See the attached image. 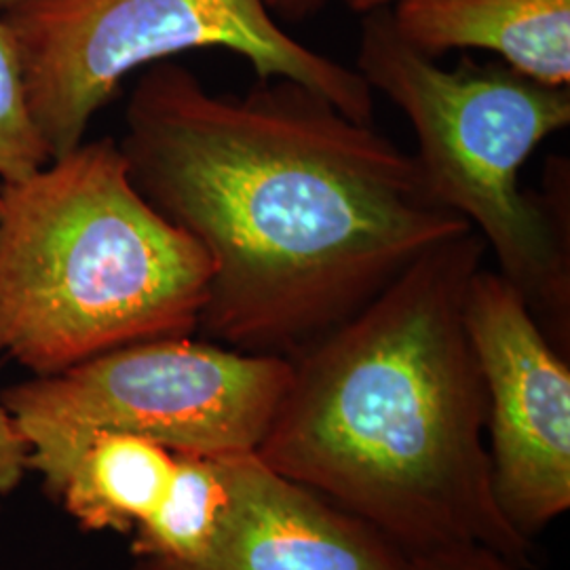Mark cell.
<instances>
[{"instance_id":"1","label":"cell","mask_w":570,"mask_h":570,"mask_svg":"<svg viewBox=\"0 0 570 570\" xmlns=\"http://www.w3.org/2000/svg\"><path fill=\"white\" fill-rule=\"evenodd\" d=\"M131 183L204 249L205 341L294 360L435 245L473 230L414 155L289 79L244 96L157 61L119 140Z\"/></svg>"},{"instance_id":"2","label":"cell","mask_w":570,"mask_h":570,"mask_svg":"<svg viewBox=\"0 0 570 570\" xmlns=\"http://www.w3.org/2000/svg\"><path fill=\"white\" fill-rule=\"evenodd\" d=\"M484 254L475 230L435 245L298 353L256 454L407 556L480 546L529 569L532 541L494 499L489 397L463 315Z\"/></svg>"},{"instance_id":"3","label":"cell","mask_w":570,"mask_h":570,"mask_svg":"<svg viewBox=\"0 0 570 570\" xmlns=\"http://www.w3.org/2000/svg\"><path fill=\"white\" fill-rule=\"evenodd\" d=\"M212 265L100 138L0 184V351L35 376L193 336Z\"/></svg>"},{"instance_id":"4","label":"cell","mask_w":570,"mask_h":570,"mask_svg":"<svg viewBox=\"0 0 570 570\" xmlns=\"http://www.w3.org/2000/svg\"><path fill=\"white\" fill-rule=\"evenodd\" d=\"M355 70L412 122L414 157L438 202L484 239L551 345L569 351V228L560 207L520 186L534 148L569 127V87L503 61L444 68L395 30L389 9L362 16Z\"/></svg>"},{"instance_id":"5","label":"cell","mask_w":570,"mask_h":570,"mask_svg":"<svg viewBox=\"0 0 570 570\" xmlns=\"http://www.w3.org/2000/svg\"><path fill=\"white\" fill-rule=\"evenodd\" d=\"M0 18L51 159L85 142L131 72L193 49H226L256 79L301 82L346 117L374 122V91L362 75L296 41L265 0H26Z\"/></svg>"},{"instance_id":"6","label":"cell","mask_w":570,"mask_h":570,"mask_svg":"<svg viewBox=\"0 0 570 570\" xmlns=\"http://www.w3.org/2000/svg\"><path fill=\"white\" fill-rule=\"evenodd\" d=\"M292 379V360L193 336L155 338L2 389L28 446L121 431L167 449L256 452Z\"/></svg>"},{"instance_id":"7","label":"cell","mask_w":570,"mask_h":570,"mask_svg":"<svg viewBox=\"0 0 570 570\" xmlns=\"http://www.w3.org/2000/svg\"><path fill=\"white\" fill-rule=\"evenodd\" d=\"M463 315L489 397L494 499L532 541L570 508L569 362L499 271L473 273Z\"/></svg>"},{"instance_id":"8","label":"cell","mask_w":570,"mask_h":570,"mask_svg":"<svg viewBox=\"0 0 570 570\" xmlns=\"http://www.w3.org/2000/svg\"><path fill=\"white\" fill-rule=\"evenodd\" d=\"M228 463L230 505L209 550L186 567L134 560L129 570H410V556L383 532L256 452Z\"/></svg>"},{"instance_id":"9","label":"cell","mask_w":570,"mask_h":570,"mask_svg":"<svg viewBox=\"0 0 570 570\" xmlns=\"http://www.w3.org/2000/svg\"><path fill=\"white\" fill-rule=\"evenodd\" d=\"M174 468L176 450L121 431L28 446V471L89 532L131 534L164 501Z\"/></svg>"},{"instance_id":"10","label":"cell","mask_w":570,"mask_h":570,"mask_svg":"<svg viewBox=\"0 0 570 570\" xmlns=\"http://www.w3.org/2000/svg\"><path fill=\"white\" fill-rule=\"evenodd\" d=\"M389 16L429 58L480 49L534 81L570 85V0H397Z\"/></svg>"},{"instance_id":"11","label":"cell","mask_w":570,"mask_h":570,"mask_svg":"<svg viewBox=\"0 0 570 570\" xmlns=\"http://www.w3.org/2000/svg\"><path fill=\"white\" fill-rule=\"evenodd\" d=\"M230 454L176 450L164 501L131 532V556L150 564L186 567L214 543L230 505Z\"/></svg>"},{"instance_id":"12","label":"cell","mask_w":570,"mask_h":570,"mask_svg":"<svg viewBox=\"0 0 570 570\" xmlns=\"http://www.w3.org/2000/svg\"><path fill=\"white\" fill-rule=\"evenodd\" d=\"M49 161L51 155L30 117L18 47L0 18V178H28Z\"/></svg>"},{"instance_id":"13","label":"cell","mask_w":570,"mask_h":570,"mask_svg":"<svg viewBox=\"0 0 570 570\" xmlns=\"http://www.w3.org/2000/svg\"><path fill=\"white\" fill-rule=\"evenodd\" d=\"M410 570H529L499 551L468 546L410 556Z\"/></svg>"},{"instance_id":"14","label":"cell","mask_w":570,"mask_h":570,"mask_svg":"<svg viewBox=\"0 0 570 570\" xmlns=\"http://www.w3.org/2000/svg\"><path fill=\"white\" fill-rule=\"evenodd\" d=\"M28 473V444L11 412L0 400V505L20 489Z\"/></svg>"},{"instance_id":"15","label":"cell","mask_w":570,"mask_h":570,"mask_svg":"<svg viewBox=\"0 0 570 570\" xmlns=\"http://www.w3.org/2000/svg\"><path fill=\"white\" fill-rule=\"evenodd\" d=\"M330 0H265L266 9L279 23H301L320 16Z\"/></svg>"},{"instance_id":"16","label":"cell","mask_w":570,"mask_h":570,"mask_svg":"<svg viewBox=\"0 0 570 570\" xmlns=\"http://www.w3.org/2000/svg\"><path fill=\"white\" fill-rule=\"evenodd\" d=\"M348 11L357 13V16H366L379 9H389L391 4H395L397 0H343Z\"/></svg>"},{"instance_id":"17","label":"cell","mask_w":570,"mask_h":570,"mask_svg":"<svg viewBox=\"0 0 570 570\" xmlns=\"http://www.w3.org/2000/svg\"><path fill=\"white\" fill-rule=\"evenodd\" d=\"M21 2H26V0H0V16H2V13H7L9 9L18 7Z\"/></svg>"}]
</instances>
